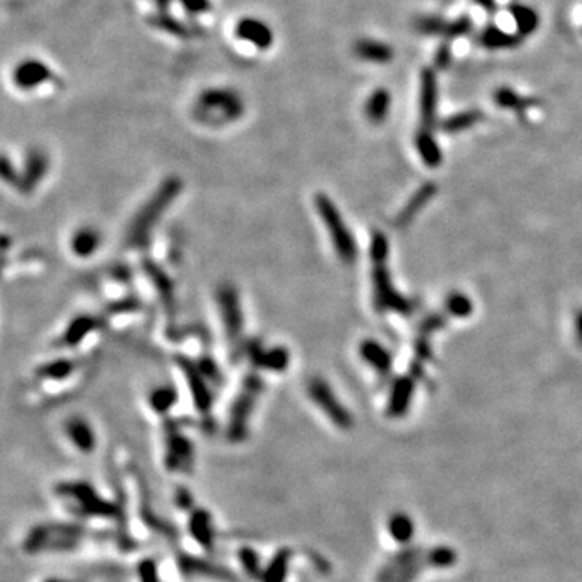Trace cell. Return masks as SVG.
Masks as SVG:
<instances>
[{
    "label": "cell",
    "mask_w": 582,
    "mask_h": 582,
    "mask_svg": "<svg viewBox=\"0 0 582 582\" xmlns=\"http://www.w3.org/2000/svg\"><path fill=\"white\" fill-rule=\"evenodd\" d=\"M315 210H317L320 220L327 228L330 240L333 243L337 254L340 256L343 262L350 264L356 258V243L352 238L351 232L348 230L345 222H343L340 212L335 208V204L332 203V199L328 198L324 192H319L314 199Z\"/></svg>",
    "instance_id": "obj_4"
},
{
    "label": "cell",
    "mask_w": 582,
    "mask_h": 582,
    "mask_svg": "<svg viewBox=\"0 0 582 582\" xmlns=\"http://www.w3.org/2000/svg\"><path fill=\"white\" fill-rule=\"evenodd\" d=\"M352 52H355L359 60L368 63H377V65L390 63L393 57H395V50H393L390 44L372 38L357 39L355 45H352Z\"/></svg>",
    "instance_id": "obj_13"
},
{
    "label": "cell",
    "mask_w": 582,
    "mask_h": 582,
    "mask_svg": "<svg viewBox=\"0 0 582 582\" xmlns=\"http://www.w3.org/2000/svg\"><path fill=\"white\" fill-rule=\"evenodd\" d=\"M474 3L487 12H495V8H497V2H495V0H474Z\"/></svg>",
    "instance_id": "obj_34"
},
{
    "label": "cell",
    "mask_w": 582,
    "mask_h": 582,
    "mask_svg": "<svg viewBox=\"0 0 582 582\" xmlns=\"http://www.w3.org/2000/svg\"><path fill=\"white\" fill-rule=\"evenodd\" d=\"M246 112L245 98L232 86H209L192 99L191 117L205 128L235 125Z\"/></svg>",
    "instance_id": "obj_1"
},
{
    "label": "cell",
    "mask_w": 582,
    "mask_h": 582,
    "mask_svg": "<svg viewBox=\"0 0 582 582\" xmlns=\"http://www.w3.org/2000/svg\"><path fill=\"white\" fill-rule=\"evenodd\" d=\"M495 100H497V104L500 105V107H506V109H524L528 107L529 102L526 99H522L519 94H516L513 89L508 88H500L495 93Z\"/></svg>",
    "instance_id": "obj_27"
},
{
    "label": "cell",
    "mask_w": 582,
    "mask_h": 582,
    "mask_svg": "<svg viewBox=\"0 0 582 582\" xmlns=\"http://www.w3.org/2000/svg\"><path fill=\"white\" fill-rule=\"evenodd\" d=\"M450 60H451L450 49H448L447 45L440 47L437 55H435V65H438L440 68H445L448 65V63H450Z\"/></svg>",
    "instance_id": "obj_32"
},
{
    "label": "cell",
    "mask_w": 582,
    "mask_h": 582,
    "mask_svg": "<svg viewBox=\"0 0 582 582\" xmlns=\"http://www.w3.org/2000/svg\"><path fill=\"white\" fill-rule=\"evenodd\" d=\"M471 30H473V21H471V18L469 16H460V18H456V20L448 21L445 38H448V39L461 38V36L469 34Z\"/></svg>",
    "instance_id": "obj_28"
},
{
    "label": "cell",
    "mask_w": 582,
    "mask_h": 582,
    "mask_svg": "<svg viewBox=\"0 0 582 582\" xmlns=\"http://www.w3.org/2000/svg\"><path fill=\"white\" fill-rule=\"evenodd\" d=\"M65 435L70 440L71 445L82 453L93 451L96 448V442H98L93 425L85 418H81V416H73V418L67 419Z\"/></svg>",
    "instance_id": "obj_14"
},
{
    "label": "cell",
    "mask_w": 582,
    "mask_h": 582,
    "mask_svg": "<svg viewBox=\"0 0 582 582\" xmlns=\"http://www.w3.org/2000/svg\"><path fill=\"white\" fill-rule=\"evenodd\" d=\"M388 533L396 542L407 544L414 534V522L405 513H396L388 521Z\"/></svg>",
    "instance_id": "obj_24"
},
{
    "label": "cell",
    "mask_w": 582,
    "mask_h": 582,
    "mask_svg": "<svg viewBox=\"0 0 582 582\" xmlns=\"http://www.w3.org/2000/svg\"><path fill=\"white\" fill-rule=\"evenodd\" d=\"M75 369H76L75 361L63 357V359L50 361V363H45L41 366V368L38 369V377L44 380H63L70 374L75 372Z\"/></svg>",
    "instance_id": "obj_23"
},
{
    "label": "cell",
    "mask_w": 582,
    "mask_h": 582,
    "mask_svg": "<svg viewBox=\"0 0 582 582\" xmlns=\"http://www.w3.org/2000/svg\"><path fill=\"white\" fill-rule=\"evenodd\" d=\"M177 400H178V393L175 388L168 387V385H162V387L154 388V390L150 392L149 406L150 410L157 412V414H165V412H168L173 406H175Z\"/></svg>",
    "instance_id": "obj_22"
},
{
    "label": "cell",
    "mask_w": 582,
    "mask_h": 582,
    "mask_svg": "<svg viewBox=\"0 0 582 582\" xmlns=\"http://www.w3.org/2000/svg\"><path fill=\"white\" fill-rule=\"evenodd\" d=\"M264 390V382L259 374H247L243 379L240 392L236 393L235 400L232 403L230 412H228L227 434L230 442H241L245 440L249 430V421L253 418V412Z\"/></svg>",
    "instance_id": "obj_3"
},
{
    "label": "cell",
    "mask_w": 582,
    "mask_h": 582,
    "mask_svg": "<svg viewBox=\"0 0 582 582\" xmlns=\"http://www.w3.org/2000/svg\"><path fill=\"white\" fill-rule=\"evenodd\" d=\"M245 355L249 357L256 368L270 370V372H283L290 366V352L283 346L264 348L258 342H246Z\"/></svg>",
    "instance_id": "obj_9"
},
{
    "label": "cell",
    "mask_w": 582,
    "mask_h": 582,
    "mask_svg": "<svg viewBox=\"0 0 582 582\" xmlns=\"http://www.w3.org/2000/svg\"><path fill=\"white\" fill-rule=\"evenodd\" d=\"M232 39L247 50L265 54L273 49L275 31L272 25L262 16L243 15L232 26Z\"/></svg>",
    "instance_id": "obj_5"
},
{
    "label": "cell",
    "mask_w": 582,
    "mask_h": 582,
    "mask_svg": "<svg viewBox=\"0 0 582 582\" xmlns=\"http://www.w3.org/2000/svg\"><path fill=\"white\" fill-rule=\"evenodd\" d=\"M183 190V181L178 177H168L160 183L154 194L146 201L143 208L133 217L126 232V245L130 247H143L148 245L154 227L160 222L164 214L170 209Z\"/></svg>",
    "instance_id": "obj_2"
},
{
    "label": "cell",
    "mask_w": 582,
    "mask_h": 582,
    "mask_svg": "<svg viewBox=\"0 0 582 582\" xmlns=\"http://www.w3.org/2000/svg\"><path fill=\"white\" fill-rule=\"evenodd\" d=\"M10 78L15 89L21 93H34L36 89L44 88L47 82H52L55 75L47 62L36 57H25L12 68Z\"/></svg>",
    "instance_id": "obj_7"
},
{
    "label": "cell",
    "mask_w": 582,
    "mask_h": 582,
    "mask_svg": "<svg viewBox=\"0 0 582 582\" xmlns=\"http://www.w3.org/2000/svg\"><path fill=\"white\" fill-rule=\"evenodd\" d=\"M98 319L93 317V315H78V317L73 319L71 322L67 325V328L63 330L62 335L58 337V343H60V346L67 348L80 345L89 333H93L94 330L98 328Z\"/></svg>",
    "instance_id": "obj_17"
},
{
    "label": "cell",
    "mask_w": 582,
    "mask_h": 582,
    "mask_svg": "<svg viewBox=\"0 0 582 582\" xmlns=\"http://www.w3.org/2000/svg\"><path fill=\"white\" fill-rule=\"evenodd\" d=\"M139 574H141V582H159L157 576H155L154 572V566L150 565V563H144V565H141Z\"/></svg>",
    "instance_id": "obj_33"
},
{
    "label": "cell",
    "mask_w": 582,
    "mask_h": 582,
    "mask_svg": "<svg viewBox=\"0 0 582 582\" xmlns=\"http://www.w3.org/2000/svg\"><path fill=\"white\" fill-rule=\"evenodd\" d=\"M478 120H479L478 112H465V113H460V115L448 118V120L445 122V128L447 131H460L462 130V128L474 125Z\"/></svg>",
    "instance_id": "obj_29"
},
{
    "label": "cell",
    "mask_w": 582,
    "mask_h": 582,
    "mask_svg": "<svg viewBox=\"0 0 582 582\" xmlns=\"http://www.w3.org/2000/svg\"><path fill=\"white\" fill-rule=\"evenodd\" d=\"M510 13L513 16V21H515L516 25L517 34H519L521 38L534 34L535 31H537L540 18L533 7L522 5V3H515V5L510 7Z\"/></svg>",
    "instance_id": "obj_21"
},
{
    "label": "cell",
    "mask_w": 582,
    "mask_h": 582,
    "mask_svg": "<svg viewBox=\"0 0 582 582\" xmlns=\"http://www.w3.org/2000/svg\"><path fill=\"white\" fill-rule=\"evenodd\" d=\"M49 172V155L43 149L33 148L27 150L23 170L20 172V188L23 192H33Z\"/></svg>",
    "instance_id": "obj_12"
},
{
    "label": "cell",
    "mask_w": 582,
    "mask_h": 582,
    "mask_svg": "<svg viewBox=\"0 0 582 582\" xmlns=\"http://www.w3.org/2000/svg\"><path fill=\"white\" fill-rule=\"evenodd\" d=\"M448 21L443 18L435 16V15H427V16H419L414 23L416 31H419L421 34L425 36H443L445 38Z\"/></svg>",
    "instance_id": "obj_25"
},
{
    "label": "cell",
    "mask_w": 582,
    "mask_h": 582,
    "mask_svg": "<svg viewBox=\"0 0 582 582\" xmlns=\"http://www.w3.org/2000/svg\"><path fill=\"white\" fill-rule=\"evenodd\" d=\"M390 105H392V96L387 89L383 88L374 89L372 94H370L368 100H366L364 113L369 122L382 123L385 118H387L388 112H390Z\"/></svg>",
    "instance_id": "obj_20"
},
{
    "label": "cell",
    "mask_w": 582,
    "mask_h": 582,
    "mask_svg": "<svg viewBox=\"0 0 582 582\" xmlns=\"http://www.w3.org/2000/svg\"><path fill=\"white\" fill-rule=\"evenodd\" d=\"M288 560H290V552L282 550L280 553L275 555V560L270 563V566L265 571V581L267 582H282L283 577L287 576Z\"/></svg>",
    "instance_id": "obj_26"
},
{
    "label": "cell",
    "mask_w": 582,
    "mask_h": 582,
    "mask_svg": "<svg viewBox=\"0 0 582 582\" xmlns=\"http://www.w3.org/2000/svg\"><path fill=\"white\" fill-rule=\"evenodd\" d=\"M437 98H438L437 78H435V73L432 70L425 68L423 75H421L419 100H421V115H423V120L424 123H427V125H430V123L434 122L435 109H437Z\"/></svg>",
    "instance_id": "obj_16"
},
{
    "label": "cell",
    "mask_w": 582,
    "mask_h": 582,
    "mask_svg": "<svg viewBox=\"0 0 582 582\" xmlns=\"http://www.w3.org/2000/svg\"><path fill=\"white\" fill-rule=\"evenodd\" d=\"M192 445L175 425L165 427V462L172 471H185L191 465Z\"/></svg>",
    "instance_id": "obj_10"
},
{
    "label": "cell",
    "mask_w": 582,
    "mask_h": 582,
    "mask_svg": "<svg viewBox=\"0 0 582 582\" xmlns=\"http://www.w3.org/2000/svg\"><path fill=\"white\" fill-rule=\"evenodd\" d=\"M418 144H419L421 153L424 154V157L427 159L429 162H434V160L438 159V149H437V146H435L434 139L430 137L429 133H423V135H419Z\"/></svg>",
    "instance_id": "obj_30"
},
{
    "label": "cell",
    "mask_w": 582,
    "mask_h": 582,
    "mask_svg": "<svg viewBox=\"0 0 582 582\" xmlns=\"http://www.w3.org/2000/svg\"><path fill=\"white\" fill-rule=\"evenodd\" d=\"M308 395L315 406L324 412L327 418L337 424L340 429L351 427V416L338 401L335 393L332 392L330 385L325 380L315 377L308 383Z\"/></svg>",
    "instance_id": "obj_8"
},
{
    "label": "cell",
    "mask_w": 582,
    "mask_h": 582,
    "mask_svg": "<svg viewBox=\"0 0 582 582\" xmlns=\"http://www.w3.org/2000/svg\"><path fill=\"white\" fill-rule=\"evenodd\" d=\"M519 34H513L510 31L502 30L497 25H489L480 31L479 43L482 47L489 50H503V49H515L521 43Z\"/></svg>",
    "instance_id": "obj_18"
},
{
    "label": "cell",
    "mask_w": 582,
    "mask_h": 582,
    "mask_svg": "<svg viewBox=\"0 0 582 582\" xmlns=\"http://www.w3.org/2000/svg\"><path fill=\"white\" fill-rule=\"evenodd\" d=\"M144 267L150 283H153V287L159 291L160 301L164 302V306L167 309H173V304H175V288H173L172 278L168 277L157 264L146 262Z\"/></svg>",
    "instance_id": "obj_19"
},
{
    "label": "cell",
    "mask_w": 582,
    "mask_h": 582,
    "mask_svg": "<svg viewBox=\"0 0 582 582\" xmlns=\"http://www.w3.org/2000/svg\"><path fill=\"white\" fill-rule=\"evenodd\" d=\"M217 304L222 317L227 338L235 351L245 345L243 343V330H245V314H243L240 293L232 283H223L217 291Z\"/></svg>",
    "instance_id": "obj_6"
},
{
    "label": "cell",
    "mask_w": 582,
    "mask_h": 582,
    "mask_svg": "<svg viewBox=\"0 0 582 582\" xmlns=\"http://www.w3.org/2000/svg\"><path fill=\"white\" fill-rule=\"evenodd\" d=\"M2 178L3 181L7 183V185L20 188V172L15 170V167L10 164V159H8V155H3L2 159Z\"/></svg>",
    "instance_id": "obj_31"
},
{
    "label": "cell",
    "mask_w": 582,
    "mask_h": 582,
    "mask_svg": "<svg viewBox=\"0 0 582 582\" xmlns=\"http://www.w3.org/2000/svg\"><path fill=\"white\" fill-rule=\"evenodd\" d=\"M58 495L71 498V500L76 503L75 506L80 508L85 515H89V513L91 515H107V516L115 515V510H113L107 502L102 500V498H100L93 489L86 487V485L63 484L62 487H58Z\"/></svg>",
    "instance_id": "obj_11"
},
{
    "label": "cell",
    "mask_w": 582,
    "mask_h": 582,
    "mask_svg": "<svg viewBox=\"0 0 582 582\" xmlns=\"http://www.w3.org/2000/svg\"><path fill=\"white\" fill-rule=\"evenodd\" d=\"M102 236L94 227L85 225L75 230L70 238V249L73 256L80 259H88L99 251Z\"/></svg>",
    "instance_id": "obj_15"
}]
</instances>
